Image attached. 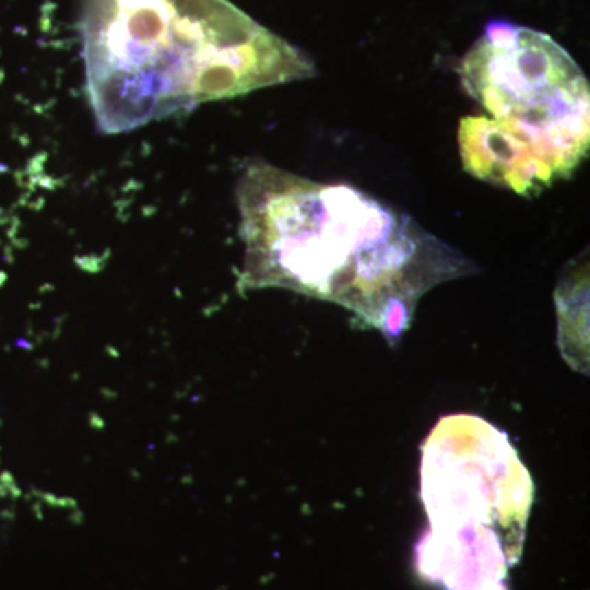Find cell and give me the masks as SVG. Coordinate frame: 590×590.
I'll return each mask as SVG.
<instances>
[{"label":"cell","instance_id":"6da1fadb","mask_svg":"<svg viewBox=\"0 0 590 590\" xmlns=\"http://www.w3.org/2000/svg\"><path fill=\"white\" fill-rule=\"evenodd\" d=\"M244 244L238 287H277L338 303L397 341L420 298L477 271L407 213L348 184L256 159L236 187Z\"/></svg>","mask_w":590,"mask_h":590},{"label":"cell","instance_id":"7a4b0ae2","mask_svg":"<svg viewBox=\"0 0 590 590\" xmlns=\"http://www.w3.org/2000/svg\"><path fill=\"white\" fill-rule=\"evenodd\" d=\"M82 58L107 134L315 74L305 53L230 0H84Z\"/></svg>","mask_w":590,"mask_h":590},{"label":"cell","instance_id":"3957f363","mask_svg":"<svg viewBox=\"0 0 590 590\" xmlns=\"http://www.w3.org/2000/svg\"><path fill=\"white\" fill-rule=\"evenodd\" d=\"M459 74L482 110L459 125L464 171L533 196L580 166L590 145L589 81L550 35L491 23Z\"/></svg>","mask_w":590,"mask_h":590},{"label":"cell","instance_id":"277c9868","mask_svg":"<svg viewBox=\"0 0 590 590\" xmlns=\"http://www.w3.org/2000/svg\"><path fill=\"white\" fill-rule=\"evenodd\" d=\"M429 531L416 547L425 579L446 590H507L533 505V479L507 433L475 415L442 416L421 446Z\"/></svg>","mask_w":590,"mask_h":590}]
</instances>
